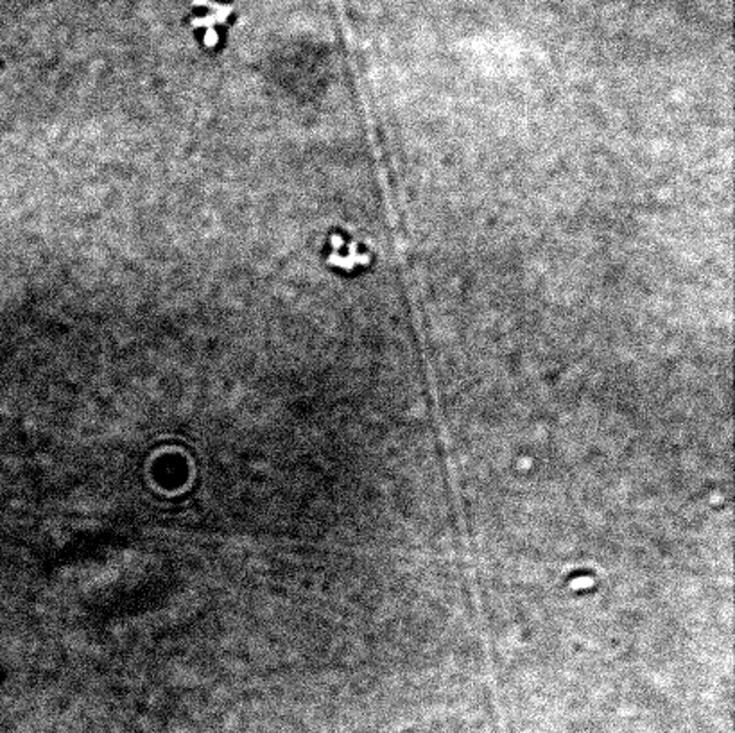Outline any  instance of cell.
<instances>
[{"instance_id": "6da1fadb", "label": "cell", "mask_w": 735, "mask_h": 733, "mask_svg": "<svg viewBox=\"0 0 735 733\" xmlns=\"http://www.w3.org/2000/svg\"><path fill=\"white\" fill-rule=\"evenodd\" d=\"M233 11H235L233 4L223 0H192L190 25L198 33L199 41L205 49H219Z\"/></svg>"}]
</instances>
